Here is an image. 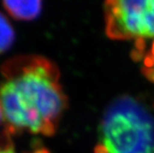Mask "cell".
<instances>
[{
	"label": "cell",
	"mask_w": 154,
	"mask_h": 153,
	"mask_svg": "<svg viewBox=\"0 0 154 153\" xmlns=\"http://www.w3.org/2000/svg\"><path fill=\"white\" fill-rule=\"evenodd\" d=\"M143 73L154 83V41L150 50L147 53L143 63Z\"/></svg>",
	"instance_id": "52a82bcc"
},
{
	"label": "cell",
	"mask_w": 154,
	"mask_h": 153,
	"mask_svg": "<svg viewBox=\"0 0 154 153\" xmlns=\"http://www.w3.org/2000/svg\"><path fill=\"white\" fill-rule=\"evenodd\" d=\"M94 153H154V115L131 96L112 101L102 115Z\"/></svg>",
	"instance_id": "7a4b0ae2"
},
{
	"label": "cell",
	"mask_w": 154,
	"mask_h": 153,
	"mask_svg": "<svg viewBox=\"0 0 154 153\" xmlns=\"http://www.w3.org/2000/svg\"><path fill=\"white\" fill-rule=\"evenodd\" d=\"M8 14L16 20H32L39 16L42 10V0H3Z\"/></svg>",
	"instance_id": "277c9868"
},
{
	"label": "cell",
	"mask_w": 154,
	"mask_h": 153,
	"mask_svg": "<svg viewBox=\"0 0 154 153\" xmlns=\"http://www.w3.org/2000/svg\"><path fill=\"white\" fill-rule=\"evenodd\" d=\"M4 121V117H3V111H2V107H1V104H0V124L1 122Z\"/></svg>",
	"instance_id": "ba28073f"
},
{
	"label": "cell",
	"mask_w": 154,
	"mask_h": 153,
	"mask_svg": "<svg viewBox=\"0 0 154 153\" xmlns=\"http://www.w3.org/2000/svg\"><path fill=\"white\" fill-rule=\"evenodd\" d=\"M0 153H20L13 142L12 135H10L7 130L0 134ZM32 153H49L45 149H36Z\"/></svg>",
	"instance_id": "8992f818"
},
{
	"label": "cell",
	"mask_w": 154,
	"mask_h": 153,
	"mask_svg": "<svg viewBox=\"0 0 154 153\" xmlns=\"http://www.w3.org/2000/svg\"><path fill=\"white\" fill-rule=\"evenodd\" d=\"M0 104L10 135L52 136L68 100L53 61L41 55H18L0 67Z\"/></svg>",
	"instance_id": "6da1fadb"
},
{
	"label": "cell",
	"mask_w": 154,
	"mask_h": 153,
	"mask_svg": "<svg viewBox=\"0 0 154 153\" xmlns=\"http://www.w3.org/2000/svg\"><path fill=\"white\" fill-rule=\"evenodd\" d=\"M15 40V32L8 19L0 12V54L8 50Z\"/></svg>",
	"instance_id": "5b68a950"
},
{
	"label": "cell",
	"mask_w": 154,
	"mask_h": 153,
	"mask_svg": "<svg viewBox=\"0 0 154 153\" xmlns=\"http://www.w3.org/2000/svg\"><path fill=\"white\" fill-rule=\"evenodd\" d=\"M105 32L113 40L154 37V0H105Z\"/></svg>",
	"instance_id": "3957f363"
}]
</instances>
